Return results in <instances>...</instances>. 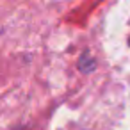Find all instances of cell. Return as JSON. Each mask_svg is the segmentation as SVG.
<instances>
[{
  "label": "cell",
  "instance_id": "obj_1",
  "mask_svg": "<svg viewBox=\"0 0 130 130\" xmlns=\"http://www.w3.org/2000/svg\"><path fill=\"white\" fill-rule=\"evenodd\" d=\"M94 68H96V61L89 54H82L78 59V70L82 73H91V71H94Z\"/></svg>",
  "mask_w": 130,
  "mask_h": 130
},
{
  "label": "cell",
  "instance_id": "obj_2",
  "mask_svg": "<svg viewBox=\"0 0 130 130\" xmlns=\"http://www.w3.org/2000/svg\"><path fill=\"white\" fill-rule=\"evenodd\" d=\"M128 43H130V38H128Z\"/></svg>",
  "mask_w": 130,
  "mask_h": 130
}]
</instances>
